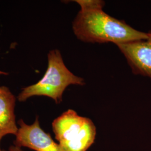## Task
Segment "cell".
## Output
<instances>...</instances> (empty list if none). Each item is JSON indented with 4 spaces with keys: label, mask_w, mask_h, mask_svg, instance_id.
I'll use <instances>...</instances> for the list:
<instances>
[{
    "label": "cell",
    "mask_w": 151,
    "mask_h": 151,
    "mask_svg": "<svg viewBox=\"0 0 151 151\" xmlns=\"http://www.w3.org/2000/svg\"><path fill=\"white\" fill-rule=\"evenodd\" d=\"M81 8L72 22L77 39L86 43H124L144 40L147 32L130 27L103 11L105 2L99 0L75 1Z\"/></svg>",
    "instance_id": "obj_1"
},
{
    "label": "cell",
    "mask_w": 151,
    "mask_h": 151,
    "mask_svg": "<svg viewBox=\"0 0 151 151\" xmlns=\"http://www.w3.org/2000/svg\"><path fill=\"white\" fill-rule=\"evenodd\" d=\"M48 62V68L42 79L22 89L18 96L19 101H25L34 96H44L52 98L59 104L62 101L63 94L68 86L85 84L83 78L75 75L67 68L60 50L50 51Z\"/></svg>",
    "instance_id": "obj_2"
},
{
    "label": "cell",
    "mask_w": 151,
    "mask_h": 151,
    "mask_svg": "<svg viewBox=\"0 0 151 151\" xmlns=\"http://www.w3.org/2000/svg\"><path fill=\"white\" fill-rule=\"evenodd\" d=\"M56 140L65 151H87L94 143L96 129L91 120L68 109L52 123Z\"/></svg>",
    "instance_id": "obj_3"
},
{
    "label": "cell",
    "mask_w": 151,
    "mask_h": 151,
    "mask_svg": "<svg viewBox=\"0 0 151 151\" xmlns=\"http://www.w3.org/2000/svg\"><path fill=\"white\" fill-rule=\"evenodd\" d=\"M144 40L116 44L124 55L132 72L151 81V32Z\"/></svg>",
    "instance_id": "obj_4"
},
{
    "label": "cell",
    "mask_w": 151,
    "mask_h": 151,
    "mask_svg": "<svg viewBox=\"0 0 151 151\" xmlns=\"http://www.w3.org/2000/svg\"><path fill=\"white\" fill-rule=\"evenodd\" d=\"M18 123L20 128L14 140L17 147H27L35 151H65L42 129L38 117L32 125H27L22 119Z\"/></svg>",
    "instance_id": "obj_5"
},
{
    "label": "cell",
    "mask_w": 151,
    "mask_h": 151,
    "mask_svg": "<svg viewBox=\"0 0 151 151\" xmlns=\"http://www.w3.org/2000/svg\"><path fill=\"white\" fill-rule=\"evenodd\" d=\"M15 101V96L7 87H0V142L4 136L16 135L18 132L14 113Z\"/></svg>",
    "instance_id": "obj_6"
},
{
    "label": "cell",
    "mask_w": 151,
    "mask_h": 151,
    "mask_svg": "<svg viewBox=\"0 0 151 151\" xmlns=\"http://www.w3.org/2000/svg\"><path fill=\"white\" fill-rule=\"evenodd\" d=\"M9 151H23L22 149L20 148V147H17L16 146H11L9 148Z\"/></svg>",
    "instance_id": "obj_7"
},
{
    "label": "cell",
    "mask_w": 151,
    "mask_h": 151,
    "mask_svg": "<svg viewBox=\"0 0 151 151\" xmlns=\"http://www.w3.org/2000/svg\"><path fill=\"white\" fill-rule=\"evenodd\" d=\"M7 75V73H5V72H2V71H1L0 70V75Z\"/></svg>",
    "instance_id": "obj_8"
},
{
    "label": "cell",
    "mask_w": 151,
    "mask_h": 151,
    "mask_svg": "<svg viewBox=\"0 0 151 151\" xmlns=\"http://www.w3.org/2000/svg\"><path fill=\"white\" fill-rule=\"evenodd\" d=\"M0 151H3V150H2L1 149V148H0Z\"/></svg>",
    "instance_id": "obj_9"
}]
</instances>
